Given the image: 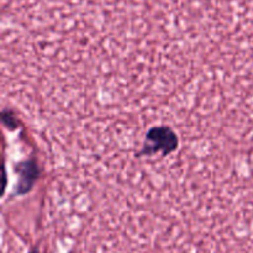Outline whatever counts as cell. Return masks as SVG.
I'll return each mask as SVG.
<instances>
[{
  "label": "cell",
  "instance_id": "2",
  "mask_svg": "<svg viewBox=\"0 0 253 253\" xmlns=\"http://www.w3.org/2000/svg\"><path fill=\"white\" fill-rule=\"evenodd\" d=\"M15 170H16L17 177H19L15 194H27L34 188L35 183H36L37 178H39V166H37V162L34 158L21 161V162L16 165Z\"/></svg>",
  "mask_w": 253,
  "mask_h": 253
},
{
  "label": "cell",
  "instance_id": "1",
  "mask_svg": "<svg viewBox=\"0 0 253 253\" xmlns=\"http://www.w3.org/2000/svg\"><path fill=\"white\" fill-rule=\"evenodd\" d=\"M178 146H179V138L172 127L167 125L153 126L146 133L142 148L137 156L150 157L161 153L163 157H167L178 150Z\"/></svg>",
  "mask_w": 253,
  "mask_h": 253
},
{
  "label": "cell",
  "instance_id": "3",
  "mask_svg": "<svg viewBox=\"0 0 253 253\" xmlns=\"http://www.w3.org/2000/svg\"><path fill=\"white\" fill-rule=\"evenodd\" d=\"M1 120H2V124H4L10 131H15L17 127H19V120H17L16 115H15L12 111L2 110Z\"/></svg>",
  "mask_w": 253,
  "mask_h": 253
},
{
  "label": "cell",
  "instance_id": "4",
  "mask_svg": "<svg viewBox=\"0 0 253 253\" xmlns=\"http://www.w3.org/2000/svg\"><path fill=\"white\" fill-rule=\"evenodd\" d=\"M29 253H39V250H37V249H36V247H35V249H32V250H31V251H30Z\"/></svg>",
  "mask_w": 253,
  "mask_h": 253
}]
</instances>
